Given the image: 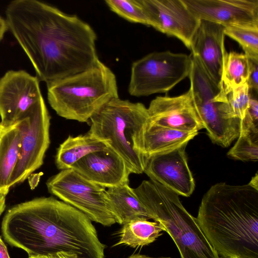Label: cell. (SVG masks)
<instances>
[{
    "label": "cell",
    "instance_id": "6da1fadb",
    "mask_svg": "<svg viewBox=\"0 0 258 258\" xmlns=\"http://www.w3.org/2000/svg\"><path fill=\"white\" fill-rule=\"evenodd\" d=\"M10 31L40 81L48 83L88 70L100 60L97 35L77 16L37 0H14L7 6Z\"/></svg>",
    "mask_w": 258,
    "mask_h": 258
},
{
    "label": "cell",
    "instance_id": "7a4b0ae2",
    "mask_svg": "<svg viewBox=\"0 0 258 258\" xmlns=\"http://www.w3.org/2000/svg\"><path fill=\"white\" fill-rule=\"evenodd\" d=\"M197 219L220 258H258V190L248 184L212 185Z\"/></svg>",
    "mask_w": 258,
    "mask_h": 258
},
{
    "label": "cell",
    "instance_id": "3957f363",
    "mask_svg": "<svg viewBox=\"0 0 258 258\" xmlns=\"http://www.w3.org/2000/svg\"><path fill=\"white\" fill-rule=\"evenodd\" d=\"M134 190L150 219L172 238L181 258H220L178 195L151 179L143 180Z\"/></svg>",
    "mask_w": 258,
    "mask_h": 258
},
{
    "label": "cell",
    "instance_id": "277c9868",
    "mask_svg": "<svg viewBox=\"0 0 258 258\" xmlns=\"http://www.w3.org/2000/svg\"><path fill=\"white\" fill-rule=\"evenodd\" d=\"M46 86L48 102L56 114L81 122L88 123L107 103L119 97L115 74L100 60Z\"/></svg>",
    "mask_w": 258,
    "mask_h": 258
},
{
    "label": "cell",
    "instance_id": "5b68a950",
    "mask_svg": "<svg viewBox=\"0 0 258 258\" xmlns=\"http://www.w3.org/2000/svg\"><path fill=\"white\" fill-rule=\"evenodd\" d=\"M149 120L148 109L143 103L118 97L90 119L88 132L119 155L131 174H141L146 161L140 150L141 135Z\"/></svg>",
    "mask_w": 258,
    "mask_h": 258
},
{
    "label": "cell",
    "instance_id": "8992f818",
    "mask_svg": "<svg viewBox=\"0 0 258 258\" xmlns=\"http://www.w3.org/2000/svg\"><path fill=\"white\" fill-rule=\"evenodd\" d=\"M188 77L194 105L204 128L214 144L229 146L240 134L241 120L231 114L227 95L191 54Z\"/></svg>",
    "mask_w": 258,
    "mask_h": 258
},
{
    "label": "cell",
    "instance_id": "52a82bcc",
    "mask_svg": "<svg viewBox=\"0 0 258 258\" xmlns=\"http://www.w3.org/2000/svg\"><path fill=\"white\" fill-rule=\"evenodd\" d=\"M191 55L169 51L154 52L134 61L128 87L136 97L166 93L188 77Z\"/></svg>",
    "mask_w": 258,
    "mask_h": 258
},
{
    "label": "cell",
    "instance_id": "ba28073f",
    "mask_svg": "<svg viewBox=\"0 0 258 258\" xmlns=\"http://www.w3.org/2000/svg\"><path fill=\"white\" fill-rule=\"evenodd\" d=\"M48 192L104 226L116 223L108 206L106 188L87 180L72 168L61 170L47 181Z\"/></svg>",
    "mask_w": 258,
    "mask_h": 258
},
{
    "label": "cell",
    "instance_id": "9c48e42d",
    "mask_svg": "<svg viewBox=\"0 0 258 258\" xmlns=\"http://www.w3.org/2000/svg\"><path fill=\"white\" fill-rule=\"evenodd\" d=\"M21 132L19 158L12 177V186L24 181L43 164L50 143V116L43 98L18 121Z\"/></svg>",
    "mask_w": 258,
    "mask_h": 258
},
{
    "label": "cell",
    "instance_id": "30bf717a",
    "mask_svg": "<svg viewBox=\"0 0 258 258\" xmlns=\"http://www.w3.org/2000/svg\"><path fill=\"white\" fill-rule=\"evenodd\" d=\"M40 81L25 70H9L0 78V124H14L43 96Z\"/></svg>",
    "mask_w": 258,
    "mask_h": 258
},
{
    "label": "cell",
    "instance_id": "8fae6325",
    "mask_svg": "<svg viewBox=\"0 0 258 258\" xmlns=\"http://www.w3.org/2000/svg\"><path fill=\"white\" fill-rule=\"evenodd\" d=\"M149 26L175 37L190 49L201 20L187 8L182 0H140Z\"/></svg>",
    "mask_w": 258,
    "mask_h": 258
},
{
    "label": "cell",
    "instance_id": "7c38bea8",
    "mask_svg": "<svg viewBox=\"0 0 258 258\" xmlns=\"http://www.w3.org/2000/svg\"><path fill=\"white\" fill-rule=\"evenodd\" d=\"M186 146L147 158L144 172L178 196L188 197L195 190V182L188 166Z\"/></svg>",
    "mask_w": 258,
    "mask_h": 258
},
{
    "label": "cell",
    "instance_id": "4fadbf2b",
    "mask_svg": "<svg viewBox=\"0 0 258 258\" xmlns=\"http://www.w3.org/2000/svg\"><path fill=\"white\" fill-rule=\"evenodd\" d=\"M198 19L221 25L258 26V0H182Z\"/></svg>",
    "mask_w": 258,
    "mask_h": 258
},
{
    "label": "cell",
    "instance_id": "5bb4252c",
    "mask_svg": "<svg viewBox=\"0 0 258 258\" xmlns=\"http://www.w3.org/2000/svg\"><path fill=\"white\" fill-rule=\"evenodd\" d=\"M147 109L150 121L159 126L186 133L204 128L190 88L179 96L157 97Z\"/></svg>",
    "mask_w": 258,
    "mask_h": 258
},
{
    "label": "cell",
    "instance_id": "9a60e30c",
    "mask_svg": "<svg viewBox=\"0 0 258 258\" xmlns=\"http://www.w3.org/2000/svg\"><path fill=\"white\" fill-rule=\"evenodd\" d=\"M71 168L87 180L107 188L129 183L131 173L124 161L108 146L89 154Z\"/></svg>",
    "mask_w": 258,
    "mask_h": 258
},
{
    "label": "cell",
    "instance_id": "2e32d148",
    "mask_svg": "<svg viewBox=\"0 0 258 258\" xmlns=\"http://www.w3.org/2000/svg\"><path fill=\"white\" fill-rule=\"evenodd\" d=\"M225 27L201 20L190 45L191 54L196 56L209 77L219 85L226 49Z\"/></svg>",
    "mask_w": 258,
    "mask_h": 258
},
{
    "label": "cell",
    "instance_id": "e0dca14e",
    "mask_svg": "<svg viewBox=\"0 0 258 258\" xmlns=\"http://www.w3.org/2000/svg\"><path fill=\"white\" fill-rule=\"evenodd\" d=\"M198 134L180 132L155 124L149 120L143 126L140 150L147 159L170 152L184 145Z\"/></svg>",
    "mask_w": 258,
    "mask_h": 258
},
{
    "label": "cell",
    "instance_id": "ac0fdd59",
    "mask_svg": "<svg viewBox=\"0 0 258 258\" xmlns=\"http://www.w3.org/2000/svg\"><path fill=\"white\" fill-rule=\"evenodd\" d=\"M21 139L18 121L8 126L0 124V196H6L12 187V177L19 158Z\"/></svg>",
    "mask_w": 258,
    "mask_h": 258
},
{
    "label": "cell",
    "instance_id": "d6986e66",
    "mask_svg": "<svg viewBox=\"0 0 258 258\" xmlns=\"http://www.w3.org/2000/svg\"><path fill=\"white\" fill-rule=\"evenodd\" d=\"M108 206L115 222L123 225L138 219H150L144 207L129 183L106 190Z\"/></svg>",
    "mask_w": 258,
    "mask_h": 258
},
{
    "label": "cell",
    "instance_id": "ffe728a7",
    "mask_svg": "<svg viewBox=\"0 0 258 258\" xmlns=\"http://www.w3.org/2000/svg\"><path fill=\"white\" fill-rule=\"evenodd\" d=\"M107 147L88 132L76 137L69 136L57 149L55 163L61 170L68 169L90 153L104 149Z\"/></svg>",
    "mask_w": 258,
    "mask_h": 258
},
{
    "label": "cell",
    "instance_id": "44dd1931",
    "mask_svg": "<svg viewBox=\"0 0 258 258\" xmlns=\"http://www.w3.org/2000/svg\"><path fill=\"white\" fill-rule=\"evenodd\" d=\"M119 240L114 246L124 244L132 247L148 245L162 235L163 227L157 222L138 219L122 225Z\"/></svg>",
    "mask_w": 258,
    "mask_h": 258
},
{
    "label": "cell",
    "instance_id": "7402d4cb",
    "mask_svg": "<svg viewBox=\"0 0 258 258\" xmlns=\"http://www.w3.org/2000/svg\"><path fill=\"white\" fill-rule=\"evenodd\" d=\"M250 72L249 58L244 53L225 51L220 83L226 95L247 83Z\"/></svg>",
    "mask_w": 258,
    "mask_h": 258
},
{
    "label": "cell",
    "instance_id": "603a6c76",
    "mask_svg": "<svg viewBox=\"0 0 258 258\" xmlns=\"http://www.w3.org/2000/svg\"><path fill=\"white\" fill-rule=\"evenodd\" d=\"M224 32L240 44L249 59L258 61V26H229Z\"/></svg>",
    "mask_w": 258,
    "mask_h": 258
},
{
    "label": "cell",
    "instance_id": "cb8c5ba5",
    "mask_svg": "<svg viewBox=\"0 0 258 258\" xmlns=\"http://www.w3.org/2000/svg\"><path fill=\"white\" fill-rule=\"evenodd\" d=\"M227 156L243 161H257L258 133H240L234 145L227 153Z\"/></svg>",
    "mask_w": 258,
    "mask_h": 258
},
{
    "label": "cell",
    "instance_id": "d4e9b609",
    "mask_svg": "<svg viewBox=\"0 0 258 258\" xmlns=\"http://www.w3.org/2000/svg\"><path fill=\"white\" fill-rule=\"evenodd\" d=\"M105 3L112 12L125 20L149 26L140 0H105Z\"/></svg>",
    "mask_w": 258,
    "mask_h": 258
},
{
    "label": "cell",
    "instance_id": "484cf974",
    "mask_svg": "<svg viewBox=\"0 0 258 258\" xmlns=\"http://www.w3.org/2000/svg\"><path fill=\"white\" fill-rule=\"evenodd\" d=\"M250 97L247 83L234 89L227 95L228 104L232 116L240 120L245 116Z\"/></svg>",
    "mask_w": 258,
    "mask_h": 258
},
{
    "label": "cell",
    "instance_id": "4316f807",
    "mask_svg": "<svg viewBox=\"0 0 258 258\" xmlns=\"http://www.w3.org/2000/svg\"><path fill=\"white\" fill-rule=\"evenodd\" d=\"M258 133V101L250 97L244 117L241 120L240 133Z\"/></svg>",
    "mask_w": 258,
    "mask_h": 258
},
{
    "label": "cell",
    "instance_id": "83f0119b",
    "mask_svg": "<svg viewBox=\"0 0 258 258\" xmlns=\"http://www.w3.org/2000/svg\"><path fill=\"white\" fill-rule=\"evenodd\" d=\"M249 59L250 72L247 84L249 90L257 92L258 89V61Z\"/></svg>",
    "mask_w": 258,
    "mask_h": 258
},
{
    "label": "cell",
    "instance_id": "f1b7e54d",
    "mask_svg": "<svg viewBox=\"0 0 258 258\" xmlns=\"http://www.w3.org/2000/svg\"><path fill=\"white\" fill-rule=\"evenodd\" d=\"M8 30V26L6 19L0 16V42L3 39Z\"/></svg>",
    "mask_w": 258,
    "mask_h": 258
},
{
    "label": "cell",
    "instance_id": "f546056e",
    "mask_svg": "<svg viewBox=\"0 0 258 258\" xmlns=\"http://www.w3.org/2000/svg\"><path fill=\"white\" fill-rule=\"evenodd\" d=\"M0 258H10L7 248L0 237Z\"/></svg>",
    "mask_w": 258,
    "mask_h": 258
},
{
    "label": "cell",
    "instance_id": "4dcf8cb0",
    "mask_svg": "<svg viewBox=\"0 0 258 258\" xmlns=\"http://www.w3.org/2000/svg\"><path fill=\"white\" fill-rule=\"evenodd\" d=\"M250 186L258 190V174L256 173L255 175L252 177L250 182L248 183Z\"/></svg>",
    "mask_w": 258,
    "mask_h": 258
},
{
    "label": "cell",
    "instance_id": "1f68e13d",
    "mask_svg": "<svg viewBox=\"0 0 258 258\" xmlns=\"http://www.w3.org/2000/svg\"><path fill=\"white\" fill-rule=\"evenodd\" d=\"M6 196H0V216L6 209Z\"/></svg>",
    "mask_w": 258,
    "mask_h": 258
},
{
    "label": "cell",
    "instance_id": "d6a6232c",
    "mask_svg": "<svg viewBox=\"0 0 258 258\" xmlns=\"http://www.w3.org/2000/svg\"><path fill=\"white\" fill-rule=\"evenodd\" d=\"M128 258H171L170 257H150L143 254H136L130 256Z\"/></svg>",
    "mask_w": 258,
    "mask_h": 258
},
{
    "label": "cell",
    "instance_id": "836d02e7",
    "mask_svg": "<svg viewBox=\"0 0 258 258\" xmlns=\"http://www.w3.org/2000/svg\"><path fill=\"white\" fill-rule=\"evenodd\" d=\"M46 258H69V257L64 253L59 252V253H55L54 254L49 255V256H47Z\"/></svg>",
    "mask_w": 258,
    "mask_h": 258
},
{
    "label": "cell",
    "instance_id": "e575fe53",
    "mask_svg": "<svg viewBox=\"0 0 258 258\" xmlns=\"http://www.w3.org/2000/svg\"><path fill=\"white\" fill-rule=\"evenodd\" d=\"M28 258H46V257L41 256H29Z\"/></svg>",
    "mask_w": 258,
    "mask_h": 258
}]
</instances>
